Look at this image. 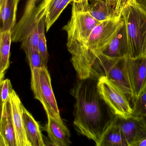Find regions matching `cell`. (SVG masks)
<instances>
[{
    "instance_id": "1",
    "label": "cell",
    "mask_w": 146,
    "mask_h": 146,
    "mask_svg": "<svg viewBox=\"0 0 146 146\" xmlns=\"http://www.w3.org/2000/svg\"><path fill=\"white\" fill-rule=\"evenodd\" d=\"M71 93L74 98V125L81 134L93 141L98 146L115 115L101 97L98 79L77 78Z\"/></svg>"
},
{
    "instance_id": "2",
    "label": "cell",
    "mask_w": 146,
    "mask_h": 146,
    "mask_svg": "<svg viewBox=\"0 0 146 146\" xmlns=\"http://www.w3.org/2000/svg\"><path fill=\"white\" fill-rule=\"evenodd\" d=\"M123 22L122 15L101 21L95 27L80 55L73 67L77 78L82 79L91 77L92 67L115 35Z\"/></svg>"
},
{
    "instance_id": "3",
    "label": "cell",
    "mask_w": 146,
    "mask_h": 146,
    "mask_svg": "<svg viewBox=\"0 0 146 146\" xmlns=\"http://www.w3.org/2000/svg\"><path fill=\"white\" fill-rule=\"evenodd\" d=\"M72 16L63 30L67 34V46L72 55L71 62L77 61L94 28L100 24L90 13L88 0H73Z\"/></svg>"
},
{
    "instance_id": "4",
    "label": "cell",
    "mask_w": 146,
    "mask_h": 146,
    "mask_svg": "<svg viewBox=\"0 0 146 146\" xmlns=\"http://www.w3.org/2000/svg\"><path fill=\"white\" fill-rule=\"evenodd\" d=\"M129 46L128 57L137 58L146 55V12L133 0L128 1L122 14Z\"/></svg>"
},
{
    "instance_id": "5",
    "label": "cell",
    "mask_w": 146,
    "mask_h": 146,
    "mask_svg": "<svg viewBox=\"0 0 146 146\" xmlns=\"http://www.w3.org/2000/svg\"><path fill=\"white\" fill-rule=\"evenodd\" d=\"M38 0H28L24 14L12 31V40L21 42V48H31L37 50L38 40V25L45 15L42 1L36 5Z\"/></svg>"
},
{
    "instance_id": "6",
    "label": "cell",
    "mask_w": 146,
    "mask_h": 146,
    "mask_svg": "<svg viewBox=\"0 0 146 146\" xmlns=\"http://www.w3.org/2000/svg\"><path fill=\"white\" fill-rule=\"evenodd\" d=\"M47 68L31 69V88L36 99L42 105L47 117L62 120Z\"/></svg>"
},
{
    "instance_id": "7",
    "label": "cell",
    "mask_w": 146,
    "mask_h": 146,
    "mask_svg": "<svg viewBox=\"0 0 146 146\" xmlns=\"http://www.w3.org/2000/svg\"><path fill=\"white\" fill-rule=\"evenodd\" d=\"M123 58L112 59L100 55L92 67L91 76L96 79L106 76L133 101V92L124 71Z\"/></svg>"
},
{
    "instance_id": "8",
    "label": "cell",
    "mask_w": 146,
    "mask_h": 146,
    "mask_svg": "<svg viewBox=\"0 0 146 146\" xmlns=\"http://www.w3.org/2000/svg\"><path fill=\"white\" fill-rule=\"evenodd\" d=\"M98 87L101 97L115 116L127 119L133 114L127 96L113 81L106 76L98 79Z\"/></svg>"
},
{
    "instance_id": "9",
    "label": "cell",
    "mask_w": 146,
    "mask_h": 146,
    "mask_svg": "<svg viewBox=\"0 0 146 146\" xmlns=\"http://www.w3.org/2000/svg\"><path fill=\"white\" fill-rule=\"evenodd\" d=\"M124 71L133 96V102L146 91V55L123 58Z\"/></svg>"
},
{
    "instance_id": "10",
    "label": "cell",
    "mask_w": 146,
    "mask_h": 146,
    "mask_svg": "<svg viewBox=\"0 0 146 146\" xmlns=\"http://www.w3.org/2000/svg\"><path fill=\"white\" fill-rule=\"evenodd\" d=\"M114 121L121 129L127 146H135L146 138V120L144 117L133 115L124 119L115 116Z\"/></svg>"
},
{
    "instance_id": "11",
    "label": "cell",
    "mask_w": 146,
    "mask_h": 146,
    "mask_svg": "<svg viewBox=\"0 0 146 146\" xmlns=\"http://www.w3.org/2000/svg\"><path fill=\"white\" fill-rule=\"evenodd\" d=\"M130 0H91V15L100 21L121 16L124 7Z\"/></svg>"
},
{
    "instance_id": "12",
    "label": "cell",
    "mask_w": 146,
    "mask_h": 146,
    "mask_svg": "<svg viewBox=\"0 0 146 146\" xmlns=\"http://www.w3.org/2000/svg\"><path fill=\"white\" fill-rule=\"evenodd\" d=\"M9 100L16 146H31L27 138L24 127L22 117V108L24 105L13 89L9 94Z\"/></svg>"
},
{
    "instance_id": "13",
    "label": "cell",
    "mask_w": 146,
    "mask_h": 146,
    "mask_svg": "<svg viewBox=\"0 0 146 146\" xmlns=\"http://www.w3.org/2000/svg\"><path fill=\"white\" fill-rule=\"evenodd\" d=\"M129 46L127 30L124 20L115 35L100 55L112 59L128 56Z\"/></svg>"
},
{
    "instance_id": "14",
    "label": "cell",
    "mask_w": 146,
    "mask_h": 146,
    "mask_svg": "<svg viewBox=\"0 0 146 146\" xmlns=\"http://www.w3.org/2000/svg\"><path fill=\"white\" fill-rule=\"evenodd\" d=\"M46 131L53 145L68 146L71 145L70 132L62 120L48 117Z\"/></svg>"
},
{
    "instance_id": "15",
    "label": "cell",
    "mask_w": 146,
    "mask_h": 146,
    "mask_svg": "<svg viewBox=\"0 0 146 146\" xmlns=\"http://www.w3.org/2000/svg\"><path fill=\"white\" fill-rule=\"evenodd\" d=\"M0 135L5 146H16L9 98L2 103L0 117Z\"/></svg>"
},
{
    "instance_id": "16",
    "label": "cell",
    "mask_w": 146,
    "mask_h": 146,
    "mask_svg": "<svg viewBox=\"0 0 146 146\" xmlns=\"http://www.w3.org/2000/svg\"><path fill=\"white\" fill-rule=\"evenodd\" d=\"M22 117L27 138L31 146H44L39 124L24 105Z\"/></svg>"
},
{
    "instance_id": "17",
    "label": "cell",
    "mask_w": 146,
    "mask_h": 146,
    "mask_svg": "<svg viewBox=\"0 0 146 146\" xmlns=\"http://www.w3.org/2000/svg\"><path fill=\"white\" fill-rule=\"evenodd\" d=\"M73 0H43L44 6L45 24L48 32L67 6Z\"/></svg>"
},
{
    "instance_id": "18",
    "label": "cell",
    "mask_w": 146,
    "mask_h": 146,
    "mask_svg": "<svg viewBox=\"0 0 146 146\" xmlns=\"http://www.w3.org/2000/svg\"><path fill=\"white\" fill-rule=\"evenodd\" d=\"M20 0H5L1 6L2 31H13L16 24V14Z\"/></svg>"
},
{
    "instance_id": "19",
    "label": "cell",
    "mask_w": 146,
    "mask_h": 146,
    "mask_svg": "<svg viewBox=\"0 0 146 146\" xmlns=\"http://www.w3.org/2000/svg\"><path fill=\"white\" fill-rule=\"evenodd\" d=\"M98 146H127L124 136L114 119L103 135Z\"/></svg>"
},
{
    "instance_id": "20",
    "label": "cell",
    "mask_w": 146,
    "mask_h": 146,
    "mask_svg": "<svg viewBox=\"0 0 146 146\" xmlns=\"http://www.w3.org/2000/svg\"><path fill=\"white\" fill-rule=\"evenodd\" d=\"M12 41V31L0 29V69L3 73L9 67Z\"/></svg>"
},
{
    "instance_id": "21",
    "label": "cell",
    "mask_w": 146,
    "mask_h": 146,
    "mask_svg": "<svg viewBox=\"0 0 146 146\" xmlns=\"http://www.w3.org/2000/svg\"><path fill=\"white\" fill-rule=\"evenodd\" d=\"M45 15L43 16L38 25V49L39 55L45 67L47 68L49 55L45 36Z\"/></svg>"
},
{
    "instance_id": "22",
    "label": "cell",
    "mask_w": 146,
    "mask_h": 146,
    "mask_svg": "<svg viewBox=\"0 0 146 146\" xmlns=\"http://www.w3.org/2000/svg\"><path fill=\"white\" fill-rule=\"evenodd\" d=\"M22 49L25 53L31 70L36 68L45 67L38 50L31 48H24Z\"/></svg>"
},
{
    "instance_id": "23",
    "label": "cell",
    "mask_w": 146,
    "mask_h": 146,
    "mask_svg": "<svg viewBox=\"0 0 146 146\" xmlns=\"http://www.w3.org/2000/svg\"><path fill=\"white\" fill-rule=\"evenodd\" d=\"M134 115L142 116L146 111V91L138 99L133 102Z\"/></svg>"
},
{
    "instance_id": "24",
    "label": "cell",
    "mask_w": 146,
    "mask_h": 146,
    "mask_svg": "<svg viewBox=\"0 0 146 146\" xmlns=\"http://www.w3.org/2000/svg\"><path fill=\"white\" fill-rule=\"evenodd\" d=\"M12 89L13 87L9 79L3 80L0 90V98L2 103L9 99V94Z\"/></svg>"
},
{
    "instance_id": "25",
    "label": "cell",
    "mask_w": 146,
    "mask_h": 146,
    "mask_svg": "<svg viewBox=\"0 0 146 146\" xmlns=\"http://www.w3.org/2000/svg\"><path fill=\"white\" fill-rule=\"evenodd\" d=\"M136 3L146 12V0H136Z\"/></svg>"
},
{
    "instance_id": "26",
    "label": "cell",
    "mask_w": 146,
    "mask_h": 146,
    "mask_svg": "<svg viewBox=\"0 0 146 146\" xmlns=\"http://www.w3.org/2000/svg\"><path fill=\"white\" fill-rule=\"evenodd\" d=\"M135 146H146V138L138 142Z\"/></svg>"
},
{
    "instance_id": "27",
    "label": "cell",
    "mask_w": 146,
    "mask_h": 146,
    "mask_svg": "<svg viewBox=\"0 0 146 146\" xmlns=\"http://www.w3.org/2000/svg\"><path fill=\"white\" fill-rule=\"evenodd\" d=\"M4 76V73L0 69V81L3 80Z\"/></svg>"
},
{
    "instance_id": "28",
    "label": "cell",
    "mask_w": 146,
    "mask_h": 146,
    "mask_svg": "<svg viewBox=\"0 0 146 146\" xmlns=\"http://www.w3.org/2000/svg\"><path fill=\"white\" fill-rule=\"evenodd\" d=\"M0 90H1V89H0ZM2 106V103L1 98H0V117H1V113Z\"/></svg>"
},
{
    "instance_id": "29",
    "label": "cell",
    "mask_w": 146,
    "mask_h": 146,
    "mask_svg": "<svg viewBox=\"0 0 146 146\" xmlns=\"http://www.w3.org/2000/svg\"><path fill=\"white\" fill-rule=\"evenodd\" d=\"M4 1L5 0H0V3H1V6L3 4V3H4Z\"/></svg>"
},
{
    "instance_id": "30",
    "label": "cell",
    "mask_w": 146,
    "mask_h": 146,
    "mask_svg": "<svg viewBox=\"0 0 146 146\" xmlns=\"http://www.w3.org/2000/svg\"><path fill=\"white\" fill-rule=\"evenodd\" d=\"M3 81H0V89H1V87L2 85Z\"/></svg>"
},
{
    "instance_id": "31",
    "label": "cell",
    "mask_w": 146,
    "mask_h": 146,
    "mask_svg": "<svg viewBox=\"0 0 146 146\" xmlns=\"http://www.w3.org/2000/svg\"><path fill=\"white\" fill-rule=\"evenodd\" d=\"M1 6L0 3V19H1Z\"/></svg>"
},
{
    "instance_id": "32",
    "label": "cell",
    "mask_w": 146,
    "mask_h": 146,
    "mask_svg": "<svg viewBox=\"0 0 146 146\" xmlns=\"http://www.w3.org/2000/svg\"><path fill=\"white\" fill-rule=\"evenodd\" d=\"M88 1H91V0H88Z\"/></svg>"
}]
</instances>
